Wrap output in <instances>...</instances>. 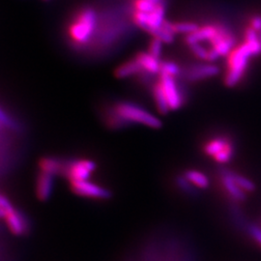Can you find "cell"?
<instances>
[{
    "mask_svg": "<svg viewBox=\"0 0 261 261\" xmlns=\"http://www.w3.org/2000/svg\"><path fill=\"white\" fill-rule=\"evenodd\" d=\"M106 123L112 129H122L132 124L144 125L152 129H160L163 123L154 114L150 113L138 103L120 101L114 103L110 112L106 113Z\"/></svg>",
    "mask_w": 261,
    "mask_h": 261,
    "instance_id": "cell-1",
    "label": "cell"
},
{
    "mask_svg": "<svg viewBox=\"0 0 261 261\" xmlns=\"http://www.w3.org/2000/svg\"><path fill=\"white\" fill-rule=\"evenodd\" d=\"M98 25L96 10L86 6L76 11L67 27V35L75 47L87 46L94 38Z\"/></svg>",
    "mask_w": 261,
    "mask_h": 261,
    "instance_id": "cell-2",
    "label": "cell"
},
{
    "mask_svg": "<svg viewBox=\"0 0 261 261\" xmlns=\"http://www.w3.org/2000/svg\"><path fill=\"white\" fill-rule=\"evenodd\" d=\"M252 56L254 55L252 48L246 42L234 47L230 55L227 56L226 73L224 75V84L226 86L234 87L241 83Z\"/></svg>",
    "mask_w": 261,
    "mask_h": 261,
    "instance_id": "cell-3",
    "label": "cell"
},
{
    "mask_svg": "<svg viewBox=\"0 0 261 261\" xmlns=\"http://www.w3.org/2000/svg\"><path fill=\"white\" fill-rule=\"evenodd\" d=\"M203 152L220 164L228 163L234 155L232 140L224 136H217L207 140L203 145Z\"/></svg>",
    "mask_w": 261,
    "mask_h": 261,
    "instance_id": "cell-4",
    "label": "cell"
},
{
    "mask_svg": "<svg viewBox=\"0 0 261 261\" xmlns=\"http://www.w3.org/2000/svg\"><path fill=\"white\" fill-rule=\"evenodd\" d=\"M133 20L136 25L154 35L159 28L166 21V7L165 4L160 5L158 8L150 13H142L134 11Z\"/></svg>",
    "mask_w": 261,
    "mask_h": 261,
    "instance_id": "cell-5",
    "label": "cell"
},
{
    "mask_svg": "<svg viewBox=\"0 0 261 261\" xmlns=\"http://www.w3.org/2000/svg\"><path fill=\"white\" fill-rule=\"evenodd\" d=\"M97 168L96 163L89 159H76L65 162L63 175L69 181L88 180Z\"/></svg>",
    "mask_w": 261,
    "mask_h": 261,
    "instance_id": "cell-6",
    "label": "cell"
},
{
    "mask_svg": "<svg viewBox=\"0 0 261 261\" xmlns=\"http://www.w3.org/2000/svg\"><path fill=\"white\" fill-rule=\"evenodd\" d=\"M159 75V83L166 94L170 111L179 110L185 103V96L176 81L177 77L168 75Z\"/></svg>",
    "mask_w": 261,
    "mask_h": 261,
    "instance_id": "cell-7",
    "label": "cell"
},
{
    "mask_svg": "<svg viewBox=\"0 0 261 261\" xmlns=\"http://www.w3.org/2000/svg\"><path fill=\"white\" fill-rule=\"evenodd\" d=\"M71 191L76 196L90 198V199H109L112 196L111 191L107 188L95 184L89 180L70 181Z\"/></svg>",
    "mask_w": 261,
    "mask_h": 261,
    "instance_id": "cell-8",
    "label": "cell"
},
{
    "mask_svg": "<svg viewBox=\"0 0 261 261\" xmlns=\"http://www.w3.org/2000/svg\"><path fill=\"white\" fill-rule=\"evenodd\" d=\"M236 40L232 31L224 24H219V32L209 44L210 47L220 56L227 57L234 49Z\"/></svg>",
    "mask_w": 261,
    "mask_h": 261,
    "instance_id": "cell-9",
    "label": "cell"
},
{
    "mask_svg": "<svg viewBox=\"0 0 261 261\" xmlns=\"http://www.w3.org/2000/svg\"><path fill=\"white\" fill-rule=\"evenodd\" d=\"M184 73L188 81L195 83L219 75L220 68L212 62H200L189 66L184 71Z\"/></svg>",
    "mask_w": 261,
    "mask_h": 261,
    "instance_id": "cell-10",
    "label": "cell"
},
{
    "mask_svg": "<svg viewBox=\"0 0 261 261\" xmlns=\"http://www.w3.org/2000/svg\"><path fill=\"white\" fill-rule=\"evenodd\" d=\"M4 222L7 225L10 232L18 236L25 235L29 231V223L23 213H21L15 207L9 210L5 217Z\"/></svg>",
    "mask_w": 261,
    "mask_h": 261,
    "instance_id": "cell-11",
    "label": "cell"
},
{
    "mask_svg": "<svg viewBox=\"0 0 261 261\" xmlns=\"http://www.w3.org/2000/svg\"><path fill=\"white\" fill-rule=\"evenodd\" d=\"M219 32V23L216 24H205L193 32L192 34H189L185 36V43L187 46H191L194 44H210L211 41L216 37V35Z\"/></svg>",
    "mask_w": 261,
    "mask_h": 261,
    "instance_id": "cell-12",
    "label": "cell"
},
{
    "mask_svg": "<svg viewBox=\"0 0 261 261\" xmlns=\"http://www.w3.org/2000/svg\"><path fill=\"white\" fill-rule=\"evenodd\" d=\"M54 177H55L54 175L40 170L36 179V187H35L36 196L39 198V200L46 201L51 196L54 192V187H55V178Z\"/></svg>",
    "mask_w": 261,
    "mask_h": 261,
    "instance_id": "cell-13",
    "label": "cell"
},
{
    "mask_svg": "<svg viewBox=\"0 0 261 261\" xmlns=\"http://www.w3.org/2000/svg\"><path fill=\"white\" fill-rule=\"evenodd\" d=\"M220 180H221V185L224 188V192L231 199H233L235 201H244L247 198L246 192L243 191L242 189L234 182L232 178L226 173L225 169L221 170Z\"/></svg>",
    "mask_w": 261,
    "mask_h": 261,
    "instance_id": "cell-14",
    "label": "cell"
},
{
    "mask_svg": "<svg viewBox=\"0 0 261 261\" xmlns=\"http://www.w3.org/2000/svg\"><path fill=\"white\" fill-rule=\"evenodd\" d=\"M136 60L139 62L142 72L147 75H155L160 74L161 60L155 56L150 55L148 51H141L135 56Z\"/></svg>",
    "mask_w": 261,
    "mask_h": 261,
    "instance_id": "cell-15",
    "label": "cell"
},
{
    "mask_svg": "<svg viewBox=\"0 0 261 261\" xmlns=\"http://www.w3.org/2000/svg\"><path fill=\"white\" fill-rule=\"evenodd\" d=\"M40 170L49 173L54 176L56 175H63L64 168H65V162L61 159L56 157H44L41 159L39 163Z\"/></svg>",
    "mask_w": 261,
    "mask_h": 261,
    "instance_id": "cell-16",
    "label": "cell"
},
{
    "mask_svg": "<svg viewBox=\"0 0 261 261\" xmlns=\"http://www.w3.org/2000/svg\"><path fill=\"white\" fill-rule=\"evenodd\" d=\"M142 73V69L135 57L122 63L121 65L118 66L114 71V75L117 79H128Z\"/></svg>",
    "mask_w": 261,
    "mask_h": 261,
    "instance_id": "cell-17",
    "label": "cell"
},
{
    "mask_svg": "<svg viewBox=\"0 0 261 261\" xmlns=\"http://www.w3.org/2000/svg\"><path fill=\"white\" fill-rule=\"evenodd\" d=\"M152 94H153V99L156 103L157 110L160 113L162 114H167L170 112V108L168 105V99L166 97V94L164 92L162 86L160 83H157L153 86L152 88Z\"/></svg>",
    "mask_w": 261,
    "mask_h": 261,
    "instance_id": "cell-18",
    "label": "cell"
},
{
    "mask_svg": "<svg viewBox=\"0 0 261 261\" xmlns=\"http://www.w3.org/2000/svg\"><path fill=\"white\" fill-rule=\"evenodd\" d=\"M184 177L194 186L200 189H206L209 187V179L206 176L204 173L195 170V169H190L187 170L184 173Z\"/></svg>",
    "mask_w": 261,
    "mask_h": 261,
    "instance_id": "cell-19",
    "label": "cell"
},
{
    "mask_svg": "<svg viewBox=\"0 0 261 261\" xmlns=\"http://www.w3.org/2000/svg\"><path fill=\"white\" fill-rule=\"evenodd\" d=\"M175 35L176 34L173 29V22L166 19V21L159 28L157 32L153 35V37L159 38L161 41H163L164 44H171L172 42H174Z\"/></svg>",
    "mask_w": 261,
    "mask_h": 261,
    "instance_id": "cell-20",
    "label": "cell"
},
{
    "mask_svg": "<svg viewBox=\"0 0 261 261\" xmlns=\"http://www.w3.org/2000/svg\"><path fill=\"white\" fill-rule=\"evenodd\" d=\"M225 171H226V173H227L230 177L232 178V180H233L234 182H235L238 186L240 187L243 191H245L246 193L253 192V191L255 190L254 183H253L252 181H251L250 179L243 176V175L239 174V173L230 171V170H226V169H225Z\"/></svg>",
    "mask_w": 261,
    "mask_h": 261,
    "instance_id": "cell-21",
    "label": "cell"
},
{
    "mask_svg": "<svg viewBox=\"0 0 261 261\" xmlns=\"http://www.w3.org/2000/svg\"><path fill=\"white\" fill-rule=\"evenodd\" d=\"M199 28V25L195 21H189V20H183V21H177L173 22V29L175 34H182V35H189L193 32L196 31Z\"/></svg>",
    "mask_w": 261,
    "mask_h": 261,
    "instance_id": "cell-22",
    "label": "cell"
},
{
    "mask_svg": "<svg viewBox=\"0 0 261 261\" xmlns=\"http://www.w3.org/2000/svg\"><path fill=\"white\" fill-rule=\"evenodd\" d=\"M182 74V70L176 62L171 60H166L161 62V70L159 75H168L177 77Z\"/></svg>",
    "mask_w": 261,
    "mask_h": 261,
    "instance_id": "cell-23",
    "label": "cell"
},
{
    "mask_svg": "<svg viewBox=\"0 0 261 261\" xmlns=\"http://www.w3.org/2000/svg\"><path fill=\"white\" fill-rule=\"evenodd\" d=\"M163 46H164L163 41H161L159 38L153 37V39L150 41L148 53L150 55L160 59L163 54Z\"/></svg>",
    "mask_w": 261,
    "mask_h": 261,
    "instance_id": "cell-24",
    "label": "cell"
},
{
    "mask_svg": "<svg viewBox=\"0 0 261 261\" xmlns=\"http://www.w3.org/2000/svg\"><path fill=\"white\" fill-rule=\"evenodd\" d=\"M250 27L259 32L261 30V16H253L250 19Z\"/></svg>",
    "mask_w": 261,
    "mask_h": 261,
    "instance_id": "cell-25",
    "label": "cell"
},
{
    "mask_svg": "<svg viewBox=\"0 0 261 261\" xmlns=\"http://www.w3.org/2000/svg\"><path fill=\"white\" fill-rule=\"evenodd\" d=\"M258 34H259V38H260V41H261V30L258 32Z\"/></svg>",
    "mask_w": 261,
    "mask_h": 261,
    "instance_id": "cell-26",
    "label": "cell"
}]
</instances>
